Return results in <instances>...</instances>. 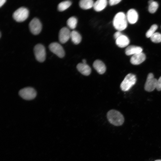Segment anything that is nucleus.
I'll return each instance as SVG.
<instances>
[{"label":"nucleus","mask_w":161,"mask_h":161,"mask_svg":"<svg viewBox=\"0 0 161 161\" xmlns=\"http://www.w3.org/2000/svg\"><path fill=\"white\" fill-rule=\"evenodd\" d=\"M129 43L128 38L126 36L123 35L116 40V44L119 47L123 48L126 47Z\"/></svg>","instance_id":"nucleus-16"},{"label":"nucleus","mask_w":161,"mask_h":161,"mask_svg":"<svg viewBox=\"0 0 161 161\" xmlns=\"http://www.w3.org/2000/svg\"><path fill=\"white\" fill-rule=\"evenodd\" d=\"M77 19L76 18L72 16L69 18L67 21V24L71 29H75L77 26Z\"/></svg>","instance_id":"nucleus-21"},{"label":"nucleus","mask_w":161,"mask_h":161,"mask_svg":"<svg viewBox=\"0 0 161 161\" xmlns=\"http://www.w3.org/2000/svg\"><path fill=\"white\" fill-rule=\"evenodd\" d=\"M34 52L36 59L40 62H43L46 58L45 47L41 44L36 45L34 48Z\"/></svg>","instance_id":"nucleus-7"},{"label":"nucleus","mask_w":161,"mask_h":161,"mask_svg":"<svg viewBox=\"0 0 161 161\" xmlns=\"http://www.w3.org/2000/svg\"><path fill=\"white\" fill-rule=\"evenodd\" d=\"M49 50L59 57L62 58L65 55V51L62 47L56 42L51 43L49 46Z\"/></svg>","instance_id":"nucleus-9"},{"label":"nucleus","mask_w":161,"mask_h":161,"mask_svg":"<svg viewBox=\"0 0 161 161\" xmlns=\"http://www.w3.org/2000/svg\"><path fill=\"white\" fill-rule=\"evenodd\" d=\"M6 0H1L0 1V7H1L5 2Z\"/></svg>","instance_id":"nucleus-28"},{"label":"nucleus","mask_w":161,"mask_h":161,"mask_svg":"<svg viewBox=\"0 0 161 161\" xmlns=\"http://www.w3.org/2000/svg\"><path fill=\"white\" fill-rule=\"evenodd\" d=\"M157 80L154 78L153 74L149 73L147 75L144 85L145 90L148 92H151L156 89Z\"/></svg>","instance_id":"nucleus-6"},{"label":"nucleus","mask_w":161,"mask_h":161,"mask_svg":"<svg viewBox=\"0 0 161 161\" xmlns=\"http://www.w3.org/2000/svg\"><path fill=\"white\" fill-rule=\"evenodd\" d=\"M158 7V3L157 2L154 1L151 3L149 4L148 10L150 13H154L156 12Z\"/></svg>","instance_id":"nucleus-23"},{"label":"nucleus","mask_w":161,"mask_h":161,"mask_svg":"<svg viewBox=\"0 0 161 161\" xmlns=\"http://www.w3.org/2000/svg\"><path fill=\"white\" fill-rule=\"evenodd\" d=\"M127 21L131 24L135 23L138 19V14L134 9H130L127 12L126 16Z\"/></svg>","instance_id":"nucleus-12"},{"label":"nucleus","mask_w":161,"mask_h":161,"mask_svg":"<svg viewBox=\"0 0 161 161\" xmlns=\"http://www.w3.org/2000/svg\"><path fill=\"white\" fill-rule=\"evenodd\" d=\"M29 14L28 10L25 7H22L17 9L14 12L13 17L16 21L21 22L27 18Z\"/></svg>","instance_id":"nucleus-4"},{"label":"nucleus","mask_w":161,"mask_h":161,"mask_svg":"<svg viewBox=\"0 0 161 161\" xmlns=\"http://www.w3.org/2000/svg\"><path fill=\"white\" fill-rule=\"evenodd\" d=\"M77 68L81 73L86 76L89 75L91 72V68L86 64L80 63L77 65Z\"/></svg>","instance_id":"nucleus-14"},{"label":"nucleus","mask_w":161,"mask_h":161,"mask_svg":"<svg viewBox=\"0 0 161 161\" xmlns=\"http://www.w3.org/2000/svg\"><path fill=\"white\" fill-rule=\"evenodd\" d=\"M71 4V2L69 1H65L61 2L58 5V10L59 11H64L69 8Z\"/></svg>","instance_id":"nucleus-20"},{"label":"nucleus","mask_w":161,"mask_h":161,"mask_svg":"<svg viewBox=\"0 0 161 161\" xmlns=\"http://www.w3.org/2000/svg\"><path fill=\"white\" fill-rule=\"evenodd\" d=\"M83 63L86 64V61L85 59H83L82 60Z\"/></svg>","instance_id":"nucleus-29"},{"label":"nucleus","mask_w":161,"mask_h":161,"mask_svg":"<svg viewBox=\"0 0 161 161\" xmlns=\"http://www.w3.org/2000/svg\"><path fill=\"white\" fill-rule=\"evenodd\" d=\"M113 24L118 31L125 30L127 26V20L125 14L122 12L116 14L113 18Z\"/></svg>","instance_id":"nucleus-2"},{"label":"nucleus","mask_w":161,"mask_h":161,"mask_svg":"<svg viewBox=\"0 0 161 161\" xmlns=\"http://www.w3.org/2000/svg\"><path fill=\"white\" fill-rule=\"evenodd\" d=\"M145 58V54L141 52L133 55L130 58V61L132 64L137 65L143 62Z\"/></svg>","instance_id":"nucleus-11"},{"label":"nucleus","mask_w":161,"mask_h":161,"mask_svg":"<svg viewBox=\"0 0 161 161\" xmlns=\"http://www.w3.org/2000/svg\"><path fill=\"white\" fill-rule=\"evenodd\" d=\"M154 161H161V160H155Z\"/></svg>","instance_id":"nucleus-31"},{"label":"nucleus","mask_w":161,"mask_h":161,"mask_svg":"<svg viewBox=\"0 0 161 161\" xmlns=\"http://www.w3.org/2000/svg\"><path fill=\"white\" fill-rule=\"evenodd\" d=\"M154 1L153 0H150L148 1V4H150L151 3Z\"/></svg>","instance_id":"nucleus-30"},{"label":"nucleus","mask_w":161,"mask_h":161,"mask_svg":"<svg viewBox=\"0 0 161 161\" xmlns=\"http://www.w3.org/2000/svg\"><path fill=\"white\" fill-rule=\"evenodd\" d=\"M158 28L157 26L155 24L152 25L150 28L147 31L146 36L147 38L150 37L153 34Z\"/></svg>","instance_id":"nucleus-24"},{"label":"nucleus","mask_w":161,"mask_h":161,"mask_svg":"<svg viewBox=\"0 0 161 161\" xmlns=\"http://www.w3.org/2000/svg\"><path fill=\"white\" fill-rule=\"evenodd\" d=\"M123 35L122 34L120 31H118L114 33V36L115 39L116 40Z\"/></svg>","instance_id":"nucleus-27"},{"label":"nucleus","mask_w":161,"mask_h":161,"mask_svg":"<svg viewBox=\"0 0 161 161\" xmlns=\"http://www.w3.org/2000/svg\"><path fill=\"white\" fill-rule=\"evenodd\" d=\"M19 95L23 99L30 100L35 98L37 92L33 88L27 87L21 89L19 92Z\"/></svg>","instance_id":"nucleus-5"},{"label":"nucleus","mask_w":161,"mask_h":161,"mask_svg":"<svg viewBox=\"0 0 161 161\" xmlns=\"http://www.w3.org/2000/svg\"><path fill=\"white\" fill-rule=\"evenodd\" d=\"M107 4L106 0H98L94 2L93 7L95 11L99 12L106 7Z\"/></svg>","instance_id":"nucleus-17"},{"label":"nucleus","mask_w":161,"mask_h":161,"mask_svg":"<svg viewBox=\"0 0 161 161\" xmlns=\"http://www.w3.org/2000/svg\"><path fill=\"white\" fill-rule=\"evenodd\" d=\"M94 4L92 0H81L79 2L80 7L84 10L89 9L93 7Z\"/></svg>","instance_id":"nucleus-18"},{"label":"nucleus","mask_w":161,"mask_h":161,"mask_svg":"<svg viewBox=\"0 0 161 161\" xmlns=\"http://www.w3.org/2000/svg\"><path fill=\"white\" fill-rule=\"evenodd\" d=\"M121 0H110L109 1V3L111 6L116 4L119 3Z\"/></svg>","instance_id":"nucleus-26"},{"label":"nucleus","mask_w":161,"mask_h":161,"mask_svg":"<svg viewBox=\"0 0 161 161\" xmlns=\"http://www.w3.org/2000/svg\"><path fill=\"white\" fill-rule=\"evenodd\" d=\"M93 66L97 72L100 74L104 73L106 70V67L104 64L101 61L97 60L93 63Z\"/></svg>","instance_id":"nucleus-13"},{"label":"nucleus","mask_w":161,"mask_h":161,"mask_svg":"<svg viewBox=\"0 0 161 161\" xmlns=\"http://www.w3.org/2000/svg\"><path fill=\"white\" fill-rule=\"evenodd\" d=\"M137 78L133 74H128L125 77L120 85V88L123 91L129 90L136 83Z\"/></svg>","instance_id":"nucleus-3"},{"label":"nucleus","mask_w":161,"mask_h":161,"mask_svg":"<svg viewBox=\"0 0 161 161\" xmlns=\"http://www.w3.org/2000/svg\"><path fill=\"white\" fill-rule=\"evenodd\" d=\"M142 50V49L140 47L131 45L126 48L125 52L127 55H130L141 52Z\"/></svg>","instance_id":"nucleus-15"},{"label":"nucleus","mask_w":161,"mask_h":161,"mask_svg":"<svg viewBox=\"0 0 161 161\" xmlns=\"http://www.w3.org/2000/svg\"><path fill=\"white\" fill-rule=\"evenodd\" d=\"M151 41L156 43L161 42V34L158 32L154 33L150 37Z\"/></svg>","instance_id":"nucleus-22"},{"label":"nucleus","mask_w":161,"mask_h":161,"mask_svg":"<svg viewBox=\"0 0 161 161\" xmlns=\"http://www.w3.org/2000/svg\"><path fill=\"white\" fill-rule=\"evenodd\" d=\"M0 38L1 37V32H0Z\"/></svg>","instance_id":"nucleus-32"},{"label":"nucleus","mask_w":161,"mask_h":161,"mask_svg":"<svg viewBox=\"0 0 161 161\" xmlns=\"http://www.w3.org/2000/svg\"><path fill=\"white\" fill-rule=\"evenodd\" d=\"M71 32L68 28L66 27L62 28L59 33L58 38L59 41L62 44L66 42L70 38Z\"/></svg>","instance_id":"nucleus-10"},{"label":"nucleus","mask_w":161,"mask_h":161,"mask_svg":"<svg viewBox=\"0 0 161 161\" xmlns=\"http://www.w3.org/2000/svg\"><path fill=\"white\" fill-rule=\"evenodd\" d=\"M29 27L31 32L34 35L39 34L42 29V24L37 18H34L30 22Z\"/></svg>","instance_id":"nucleus-8"},{"label":"nucleus","mask_w":161,"mask_h":161,"mask_svg":"<svg viewBox=\"0 0 161 161\" xmlns=\"http://www.w3.org/2000/svg\"><path fill=\"white\" fill-rule=\"evenodd\" d=\"M70 38L72 42L76 44H79L81 40V36L77 31L73 30L71 32Z\"/></svg>","instance_id":"nucleus-19"},{"label":"nucleus","mask_w":161,"mask_h":161,"mask_svg":"<svg viewBox=\"0 0 161 161\" xmlns=\"http://www.w3.org/2000/svg\"><path fill=\"white\" fill-rule=\"evenodd\" d=\"M156 89L158 91H161V76L157 80Z\"/></svg>","instance_id":"nucleus-25"},{"label":"nucleus","mask_w":161,"mask_h":161,"mask_svg":"<svg viewBox=\"0 0 161 161\" xmlns=\"http://www.w3.org/2000/svg\"><path fill=\"white\" fill-rule=\"evenodd\" d=\"M107 117L111 124L116 126L122 125L124 121V117L119 112L115 110H111L107 113Z\"/></svg>","instance_id":"nucleus-1"}]
</instances>
